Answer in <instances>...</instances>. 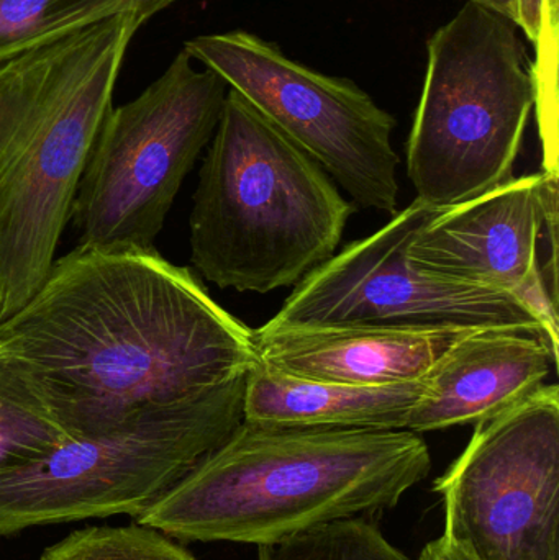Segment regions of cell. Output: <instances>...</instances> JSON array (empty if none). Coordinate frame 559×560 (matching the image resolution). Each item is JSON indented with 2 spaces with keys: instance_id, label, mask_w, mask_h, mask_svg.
I'll return each mask as SVG.
<instances>
[{
  "instance_id": "15",
  "label": "cell",
  "mask_w": 559,
  "mask_h": 560,
  "mask_svg": "<svg viewBox=\"0 0 559 560\" xmlns=\"http://www.w3.org/2000/svg\"><path fill=\"white\" fill-rule=\"evenodd\" d=\"M177 0H0V58L39 39L117 13L135 12L143 22Z\"/></svg>"
},
{
  "instance_id": "1",
  "label": "cell",
  "mask_w": 559,
  "mask_h": 560,
  "mask_svg": "<svg viewBox=\"0 0 559 560\" xmlns=\"http://www.w3.org/2000/svg\"><path fill=\"white\" fill-rule=\"evenodd\" d=\"M258 362L255 331L153 246H78L0 323V365L71 438L206 394Z\"/></svg>"
},
{
  "instance_id": "21",
  "label": "cell",
  "mask_w": 559,
  "mask_h": 560,
  "mask_svg": "<svg viewBox=\"0 0 559 560\" xmlns=\"http://www.w3.org/2000/svg\"><path fill=\"white\" fill-rule=\"evenodd\" d=\"M419 560H471L455 542L450 541L445 535L435 541L429 542Z\"/></svg>"
},
{
  "instance_id": "3",
  "label": "cell",
  "mask_w": 559,
  "mask_h": 560,
  "mask_svg": "<svg viewBox=\"0 0 559 560\" xmlns=\"http://www.w3.org/2000/svg\"><path fill=\"white\" fill-rule=\"evenodd\" d=\"M143 23L117 13L0 58V323L55 265L125 52Z\"/></svg>"
},
{
  "instance_id": "13",
  "label": "cell",
  "mask_w": 559,
  "mask_h": 560,
  "mask_svg": "<svg viewBox=\"0 0 559 560\" xmlns=\"http://www.w3.org/2000/svg\"><path fill=\"white\" fill-rule=\"evenodd\" d=\"M458 326L292 325L256 329L259 361L279 371L338 384L422 381L453 342Z\"/></svg>"
},
{
  "instance_id": "18",
  "label": "cell",
  "mask_w": 559,
  "mask_h": 560,
  "mask_svg": "<svg viewBox=\"0 0 559 560\" xmlns=\"http://www.w3.org/2000/svg\"><path fill=\"white\" fill-rule=\"evenodd\" d=\"M39 560H196L170 536L150 526L85 528L71 533Z\"/></svg>"
},
{
  "instance_id": "2",
  "label": "cell",
  "mask_w": 559,
  "mask_h": 560,
  "mask_svg": "<svg viewBox=\"0 0 559 560\" xmlns=\"http://www.w3.org/2000/svg\"><path fill=\"white\" fill-rule=\"evenodd\" d=\"M432 457L409 430L243 423L137 523L180 541L269 546L391 510Z\"/></svg>"
},
{
  "instance_id": "10",
  "label": "cell",
  "mask_w": 559,
  "mask_h": 560,
  "mask_svg": "<svg viewBox=\"0 0 559 560\" xmlns=\"http://www.w3.org/2000/svg\"><path fill=\"white\" fill-rule=\"evenodd\" d=\"M440 212L414 200L380 232L305 276L265 325L505 326L545 336L511 293L430 275L410 262V245Z\"/></svg>"
},
{
  "instance_id": "6",
  "label": "cell",
  "mask_w": 559,
  "mask_h": 560,
  "mask_svg": "<svg viewBox=\"0 0 559 560\" xmlns=\"http://www.w3.org/2000/svg\"><path fill=\"white\" fill-rule=\"evenodd\" d=\"M246 375L71 438L35 463L0 472V536L143 515L243 423Z\"/></svg>"
},
{
  "instance_id": "5",
  "label": "cell",
  "mask_w": 559,
  "mask_h": 560,
  "mask_svg": "<svg viewBox=\"0 0 559 560\" xmlns=\"http://www.w3.org/2000/svg\"><path fill=\"white\" fill-rule=\"evenodd\" d=\"M427 51L407 174L417 199L446 210L512 179L535 84L519 26L471 0L430 36Z\"/></svg>"
},
{
  "instance_id": "8",
  "label": "cell",
  "mask_w": 559,
  "mask_h": 560,
  "mask_svg": "<svg viewBox=\"0 0 559 560\" xmlns=\"http://www.w3.org/2000/svg\"><path fill=\"white\" fill-rule=\"evenodd\" d=\"M184 51L314 158L358 206L396 213V118L353 81L314 71L243 30L197 36Z\"/></svg>"
},
{
  "instance_id": "7",
  "label": "cell",
  "mask_w": 559,
  "mask_h": 560,
  "mask_svg": "<svg viewBox=\"0 0 559 560\" xmlns=\"http://www.w3.org/2000/svg\"><path fill=\"white\" fill-rule=\"evenodd\" d=\"M180 51L135 101L112 108L79 180L78 246L151 248L209 147L229 85Z\"/></svg>"
},
{
  "instance_id": "20",
  "label": "cell",
  "mask_w": 559,
  "mask_h": 560,
  "mask_svg": "<svg viewBox=\"0 0 559 560\" xmlns=\"http://www.w3.org/2000/svg\"><path fill=\"white\" fill-rule=\"evenodd\" d=\"M514 2V23L528 39L537 42L544 22L547 0H512Z\"/></svg>"
},
{
  "instance_id": "11",
  "label": "cell",
  "mask_w": 559,
  "mask_h": 560,
  "mask_svg": "<svg viewBox=\"0 0 559 560\" xmlns=\"http://www.w3.org/2000/svg\"><path fill=\"white\" fill-rule=\"evenodd\" d=\"M555 203L558 177H512L433 217L410 245V262L430 275L511 293L524 305L545 285L537 243Z\"/></svg>"
},
{
  "instance_id": "14",
  "label": "cell",
  "mask_w": 559,
  "mask_h": 560,
  "mask_svg": "<svg viewBox=\"0 0 559 560\" xmlns=\"http://www.w3.org/2000/svg\"><path fill=\"white\" fill-rule=\"evenodd\" d=\"M426 385L338 384L288 374L259 361L246 375L243 420L249 423L345 430H406Z\"/></svg>"
},
{
  "instance_id": "12",
  "label": "cell",
  "mask_w": 559,
  "mask_h": 560,
  "mask_svg": "<svg viewBox=\"0 0 559 560\" xmlns=\"http://www.w3.org/2000/svg\"><path fill=\"white\" fill-rule=\"evenodd\" d=\"M557 362V352L538 332L471 329L426 375L406 430L426 433L491 420L540 388Z\"/></svg>"
},
{
  "instance_id": "9",
  "label": "cell",
  "mask_w": 559,
  "mask_h": 560,
  "mask_svg": "<svg viewBox=\"0 0 559 560\" xmlns=\"http://www.w3.org/2000/svg\"><path fill=\"white\" fill-rule=\"evenodd\" d=\"M445 536L471 560H559V388H540L476 424L435 480Z\"/></svg>"
},
{
  "instance_id": "17",
  "label": "cell",
  "mask_w": 559,
  "mask_h": 560,
  "mask_svg": "<svg viewBox=\"0 0 559 560\" xmlns=\"http://www.w3.org/2000/svg\"><path fill=\"white\" fill-rule=\"evenodd\" d=\"M258 560H412L363 518L341 520L279 545L259 546Z\"/></svg>"
},
{
  "instance_id": "4",
  "label": "cell",
  "mask_w": 559,
  "mask_h": 560,
  "mask_svg": "<svg viewBox=\"0 0 559 560\" xmlns=\"http://www.w3.org/2000/svg\"><path fill=\"white\" fill-rule=\"evenodd\" d=\"M354 213L324 167L229 89L190 212V261L220 289L298 285Z\"/></svg>"
},
{
  "instance_id": "22",
  "label": "cell",
  "mask_w": 559,
  "mask_h": 560,
  "mask_svg": "<svg viewBox=\"0 0 559 560\" xmlns=\"http://www.w3.org/2000/svg\"><path fill=\"white\" fill-rule=\"evenodd\" d=\"M471 2L481 3V5L496 10V12L508 16V19L514 22V2L512 0H471Z\"/></svg>"
},
{
  "instance_id": "16",
  "label": "cell",
  "mask_w": 559,
  "mask_h": 560,
  "mask_svg": "<svg viewBox=\"0 0 559 560\" xmlns=\"http://www.w3.org/2000/svg\"><path fill=\"white\" fill-rule=\"evenodd\" d=\"M68 440L55 417L0 365V472L35 463Z\"/></svg>"
},
{
  "instance_id": "19",
  "label": "cell",
  "mask_w": 559,
  "mask_h": 560,
  "mask_svg": "<svg viewBox=\"0 0 559 560\" xmlns=\"http://www.w3.org/2000/svg\"><path fill=\"white\" fill-rule=\"evenodd\" d=\"M535 45L538 46V61L532 68V75L535 84V110L544 150V174L558 177V0H547L545 3L540 36Z\"/></svg>"
}]
</instances>
